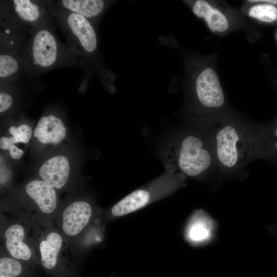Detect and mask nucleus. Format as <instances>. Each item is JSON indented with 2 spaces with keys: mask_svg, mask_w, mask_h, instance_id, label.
I'll use <instances>...</instances> for the list:
<instances>
[{
  "mask_svg": "<svg viewBox=\"0 0 277 277\" xmlns=\"http://www.w3.org/2000/svg\"><path fill=\"white\" fill-rule=\"evenodd\" d=\"M212 144L216 162L225 169H238L254 159H265L260 126L225 123L216 131Z\"/></svg>",
  "mask_w": 277,
  "mask_h": 277,
  "instance_id": "obj_1",
  "label": "nucleus"
},
{
  "mask_svg": "<svg viewBox=\"0 0 277 277\" xmlns=\"http://www.w3.org/2000/svg\"><path fill=\"white\" fill-rule=\"evenodd\" d=\"M53 19L28 32L25 49L27 65L37 78L47 72L62 67H78L86 70L88 65L62 42L55 33Z\"/></svg>",
  "mask_w": 277,
  "mask_h": 277,
  "instance_id": "obj_2",
  "label": "nucleus"
},
{
  "mask_svg": "<svg viewBox=\"0 0 277 277\" xmlns=\"http://www.w3.org/2000/svg\"><path fill=\"white\" fill-rule=\"evenodd\" d=\"M26 33L1 29L0 85H39L26 62Z\"/></svg>",
  "mask_w": 277,
  "mask_h": 277,
  "instance_id": "obj_3",
  "label": "nucleus"
},
{
  "mask_svg": "<svg viewBox=\"0 0 277 277\" xmlns=\"http://www.w3.org/2000/svg\"><path fill=\"white\" fill-rule=\"evenodd\" d=\"M49 3L56 25L63 33L71 50L88 66L96 64L98 55L94 25L81 15L57 9L49 1Z\"/></svg>",
  "mask_w": 277,
  "mask_h": 277,
  "instance_id": "obj_4",
  "label": "nucleus"
},
{
  "mask_svg": "<svg viewBox=\"0 0 277 277\" xmlns=\"http://www.w3.org/2000/svg\"><path fill=\"white\" fill-rule=\"evenodd\" d=\"M53 18L48 0L0 1L1 29L28 33L33 27Z\"/></svg>",
  "mask_w": 277,
  "mask_h": 277,
  "instance_id": "obj_5",
  "label": "nucleus"
},
{
  "mask_svg": "<svg viewBox=\"0 0 277 277\" xmlns=\"http://www.w3.org/2000/svg\"><path fill=\"white\" fill-rule=\"evenodd\" d=\"M215 161L213 148L209 147L200 137L189 135L182 141L178 164L186 175L197 176L209 169Z\"/></svg>",
  "mask_w": 277,
  "mask_h": 277,
  "instance_id": "obj_6",
  "label": "nucleus"
},
{
  "mask_svg": "<svg viewBox=\"0 0 277 277\" xmlns=\"http://www.w3.org/2000/svg\"><path fill=\"white\" fill-rule=\"evenodd\" d=\"M92 212V206L88 202L76 200L58 209L55 217L64 236L74 239L78 236L86 228Z\"/></svg>",
  "mask_w": 277,
  "mask_h": 277,
  "instance_id": "obj_7",
  "label": "nucleus"
},
{
  "mask_svg": "<svg viewBox=\"0 0 277 277\" xmlns=\"http://www.w3.org/2000/svg\"><path fill=\"white\" fill-rule=\"evenodd\" d=\"M24 191L39 217L51 219L55 216L58 207L57 190L41 179L28 182Z\"/></svg>",
  "mask_w": 277,
  "mask_h": 277,
  "instance_id": "obj_8",
  "label": "nucleus"
},
{
  "mask_svg": "<svg viewBox=\"0 0 277 277\" xmlns=\"http://www.w3.org/2000/svg\"><path fill=\"white\" fill-rule=\"evenodd\" d=\"M27 230L18 221L9 223L4 232L5 246L7 255L22 263L31 262L33 251L27 240Z\"/></svg>",
  "mask_w": 277,
  "mask_h": 277,
  "instance_id": "obj_9",
  "label": "nucleus"
},
{
  "mask_svg": "<svg viewBox=\"0 0 277 277\" xmlns=\"http://www.w3.org/2000/svg\"><path fill=\"white\" fill-rule=\"evenodd\" d=\"M195 89L197 97L204 107L215 109L224 105V93L217 74L212 68H206L200 73L196 80Z\"/></svg>",
  "mask_w": 277,
  "mask_h": 277,
  "instance_id": "obj_10",
  "label": "nucleus"
},
{
  "mask_svg": "<svg viewBox=\"0 0 277 277\" xmlns=\"http://www.w3.org/2000/svg\"><path fill=\"white\" fill-rule=\"evenodd\" d=\"M64 237L60 230L53 228L46 229L39 236L37 244L39 259L45 270L51 272L57 269L60 262Z\"/></svg>",
  "mask_w": 277,
  "mask_h": 277,
  "instance_id": "obj_11",
  "label": "nucleus"
},
{
  "mask_svg": "<svg viewBox=\"0 0 277 277\" xmlns=\"http://www.w3.org/2000/svg\"><path fill=\"white\" fill-rule=\"evenodd\" d=\"M70 165L65 155H53L41 165L38 173L41 180L47 183L56 190L64 189L69 180Z\"/></svg>",
  "mask_w": 277,
  "mask_h": 277,
  "instance_id": "obj_12",
  "label": "nucleus"
},
{
  "mask_svg": "<svg viewBox=\"0 0 277 277\" xmlns=\"http://www.w3.org/2000/svg\"><path fill=\"white\" fill-rule=\"evenodd\" d=\"M33 135L42 144L57 145L65 138L67 129L56 112L49 111L40 117Z\"/></svg>",
  "mask_w": 277,
  "mask_h": 277,
  "instance_id": "obj_13",
  "label": "nucleus"
},
{
  "mask_svg": "<svg viewBox=\"0 0 277 277\" xmlns=\"http://www.w3.org/2000/svg\"><path fill=\"white\" fill-rule=\"evenodd\" d=\"M54 8L83 16L94 25L108 6L110 2L103 0H49Z\"/></svg>",
  "mask_w": 277,
  "mask_h": 277,
  "instance_id": "obj_14",
  "label": "nucleus"
},
{
  "mask_svg": "<svg viewBox=\"0 0 277 277\" xmlns=\"http://www.w3.org/2000/svg\"><path fill=\"white\" fill-rule=\"evenodd\" d=\"M192 11L199 18H203L211 31L224 32L228 28L229 24L225 16L218 9L213 8L206 1L195 2Z\"/></svg>",
  "mask_w": 277,
  "mask_h": 277,
  "instance_id": "obj_15",
  "label": "nucleus"
},
{
  "mask_svg": "<svg viewBox=\"0 0 277 277\" xmlns=\"http://www.w3.org/2000/svg\"><path fill=\"white\" fill-rule=\"evenodd\" d=\"M150 200V194L144 190L134 191L116 203L111 209L115 216H123L146 206Z\"/></svg>",
  "mask_w": 277,
  "mask_h": 277,
  "instance_id": "obj_16",
  "label": "nucleus"
},
{
  "mask_svg": "<svg viewBox=\"0 0 277 277\" xmlns=\"http://www.w3.org/2000/svg\"><path fill=\"white\" fill-rule=\"evenodd\" d=\"M263 140L265 159L277 162V121L260 126Z\"/></svg>",
  "mask_w": 277,
  "mask_h": 277,
  "instance_id": "obj_17",
  "label": "nucleus"
},
{
  "mask_svg": "<svg viewBox=\"0 0 277 277\" xmlns=\"http://www.w3.org/2000/svg\"><path fill=\"white\" fill-rule=\"evenodd\" d=\"M24 270L23 263L8 255L0 258V277H19Z\"/></svg>",
  "mask_w": 277,
  "mask_h": 277,
  "instance_id": "obj_18",
  "label": "nucleus"
},
{
  "mask_svg": "<svg viewBox=\"0 0 277 277\" xmlns=\"http://www.w3.org/2000/svg\"><path fill=\"white\" fill-rule=\"evenodd\" d=\"M248 14L261 21L271 23L277 19V8L268 4L255 5L249 9Z\"/></svg>",
  "mask_w": 277,
  "mask_h": 277,
  "instance_id": "obj_19",
  "label": "nucleus"
},
{
  "mask_svg": "<svg viewBox=\"0 0 277 277\" xmlns=\"http://www.w3.org/2000/svg\"><path fill=\"white\" fill-rule=\"evenodd\" d=\"M33 131L31 127L27 124H22L17 126H12L9 128L10 136H6L11 143L27 144L31 140Z\"/></svg>",
  "mask_w": 277,
  "mask_h": 277,
  "instance_id": "obj_20",
  "label": "nucleus"
},
{
  "mask_svg": "<svg viewBox=\"0 0 277 277\" xmlns=\"http://www.w3.org/2000/svg\"><path fill=\"white\" fill-rule=\"evenodd\" d=\"M0 148L4 150H8L11 157L14 160H19L24 154L23 149L16 145L10 143L6 136H3L0 138Z\"/></svg>",
  "mask_w": 277,
  "mask_h": 277,
  "instance_id": "obj_21",
  "label": "nucleus"
},
{
  "mask_svg": "<svg viewBox=\"0 0 277 277\" xmlns=\"http://www.w3.org/2000/svg\"><path fill=\"white\" fill-rule=\"evenodd\" d=\"M204 223L197 222L192 225L190 228L189 235L193 240L199 241L208 236L209 230Z\"/></svg>",
  "mask_w": 277,
  "mask_h": 277,
  "instance_id": "obj_22",
  "label": "nucleus"
},
{
  "mask_svg": "<svg viewBox=\"0 0 277 277\" xmlns=\"http://www.w3.org/2000/svg\"><path fill=\"white\" fill-rule=\"evenodd\" d=\"M251 3H255V2H267L273 4L277 5V0H249L248 1Z\"/></svg>",
  "mask_w": 277,
  "mask_h": 277,
  "instance_id": "obj_23",
  "label": "nucleus"
},
{
  "mask_svg": "<svg viewBox=\"0 0 277 277\" xmlns=\"http://www.w3.org/2000/svg\"></svg>",
  "mask_w": 277,
  "mask_h": 277,
  "instance_id": "obj_24",
  "label": "nucleus"
}]
</instances>
